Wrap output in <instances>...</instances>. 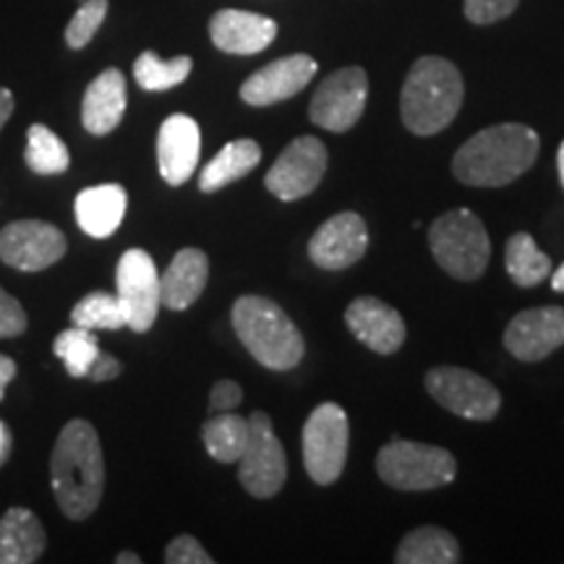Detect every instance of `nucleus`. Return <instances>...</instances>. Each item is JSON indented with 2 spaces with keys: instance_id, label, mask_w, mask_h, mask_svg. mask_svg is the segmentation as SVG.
<instances>
[{
  "instance_id": "nucleus-42",
  "label": "nucleus",
  "mask_w": 564,
  "mask_h": 564,
  "mask_svg": "<svg viewBox=\"0 0 564 564\" xmlns=\"http://www.w3.org/2000/svg\"><path fill=\"white\" fill-rule=\"evenodd\" d=\"M116 562H118V564H139L141 560H139V556L133 554V552H123V554L116 556Z\"/></svg>"
},
{
  "instance_id": "nucleus-11",
  "label": "nucleus",
  "mask_w": 564,
  "mask_h": 564,
  "mask_svg": "<svg viewBox=\"0 0 564 564\" xmlns=\"http://www.w3.org/2000/svg\"><path fill=\"white\" fill-rule=\"evenodd\" d=\"M116 288L126 312V327L133 333H150L162 306L160 272L150 253L141 249L126 251L118 262Z\"/></svg>"
},
{
  "instance_id": "nucleus-5",
  "label": "nucleus",
  "mask_w": 564,
  "mask_h": 564,
  "mask_svg": "<svg viewBox=\"0 0 564 564\" xmlns=\"http://www.w3.org/2000/svg\"><path fill=\"white\" fill-rule=\"evenodd\" d=\"M429 249L449 278L474 282L489 267L491 241L476 212L453 209L429 228Z\"/></svg>"
},
{
  "instance_id": "nucleus-1",
  "label": "nucleus",
  "mask_w": 564,
  "mask_h": 564,
  "mask_svg": "<svg viewBox=\"0 0 564 564\" xmlns=\"http://www.w3.org/2000/svg\"><path fill=\"white\" fill-rule=\"evenodd\" d=\"M55 502L70 520H87L100 507L105 491V460L100 436L89 421H68L51 457Z\"/></svg>"
},
{
  "instance_id": "nucleus-7",
  "label": "nucleus",
  "mask_w": 564,
  "mask_h": 564,
  "mask_svg": "<svg viewBox=\"0 0 564 564\" xmlns=\"http://www.w3.org/2000/svg\"><path fill=\"white\" fill-rule=\"evenodd\" d=\"M350 426L340 405L322 403L303 426V463L312 481L329 486L340 478L348 460Z\"/></svg>"
},
{
  "instance_id": "nucleus-35",
  "label": "nucleus",
  "mask_w": 564,
  "mask_h": 564,
  "mask_svg": "<svg viewBox=\"0 0 564 564\" xmlns=\"http://www.w3.org/2000/svg\"><path fill=\"white\" fill-rule=\"evenodd\" d=\"M26 333V314L21 303L0 288V337H19Z\"/></svg>"
},
{
  "instance_id": "nucleus-43",
  "label": "nucleus",
  "mask_w": 564,
  "mask_h": 564,
  "mask_svg": "<svg viewBox=\"0 0 564 564\" xmlns=\"http://www.w3.org/2000/svg\"><path fill=\"white\" fill-rule=\"evenodd\" d=\"M556 167H560V181H562V188H564V141H562L560 152H556Z\"/></svg>"
},
{
  "instance_id": "nucleus-3",
  "label": "nucleus",
  "mask_w": 564,
  "mask_h": 564,
  "mask_svg": "<svg viewBox=\"0 0 564 564\" xmlns=\"http://www.w3.org/2000/svg\"><path fill=\"white\" fill-rule=\"evenodd\" d=\"M463 97V76L455 63L440 55L415 61L400 95L405 129L415 137H434L444 131L460 112Z\"/></svg>"
},
{
  "instance_id": "nucleus-32",
  "label": "nucleus",
  "mask_w": 564,
  "mask_h": 564,
  "mask_svg": "<svg viewBox=\"0 0 564 564\" xmlns=\"http://www.w3.org/2000/svg\"><path fill=\"white\" fill-rule=\"evenodd\" d=\"M105 17H108V0H82L79 11L74 13V19L66 26L68 47H74V51L87 47L102 26Z\"/></svg>"
},
{
  "instance_id": "nucleus-36",
  "label": "nucleus",
  "mask_w": 564,
  "mask_h": 564,
  "mask_svg": "<svg viewBox=\"0 0 564 564\" xmlns=\"http://www.w3.org/2000/svg\"><path fill=\"white\" fill-rule=\"evenodd\" d=\"M241 400H243L241 387H238L236 382H230V379H220V382L212 387L209 411L212 413H225V411H230V408H238Z\"/></svg>"
},
{
  "instance_id": "nucleus-18",
  "label": "nucleus",
  "mask_w": 564,
  "mask_h": 564,
  "mask_svg": "<svg viewBox=\"0 0 564 564\" xmlns=\"http://www.w3.org/2000/svg\"><path fill=\"white\" fill-rule=\"evenodd\" d=\"M345 324L352 335L361 340L366 348L382 356H392L403 348L405 343V322L400 312H394L390 303L371 299H356L345 312Z\"/></svg>"
},
{
  "instance_id": "nucleus-31",
  "label": "nucleus",
  "mask_w": 564,
  "mask_h": 564,
  "mask_svg": "<svg viewBox=\"0 0 564 564\" xmlns=\"http://www.w3.org/2000/svg\"><path fill=\"white\" fill-rule=\"evenodd\" d=\"M53 352L63 364H66V371L70 377L84 379L89 373L91 361H95L97 352H100V343H97V337L91 329L76 327L74 324V327L66 329V333L55 337Z\"/></svg>"
},
{
  "instance_id": "nucleus-30",
  "label": "nucleus",
  "mask_w": 564,
  "mask_h": 564,
  "mask_svg": "<svg viewBox=\"0 0 564 564\" xmlns=\"http://www.w3.org/2000/svg\"><path fill=\"white\" fill-rule=\"evenodd\" d=\"M70 322L76 324V327H84V329H121L126 327V312L121 306V301H118V295L112 293H89L84 295V299L76 303L74 312H70Z\"/></svg>"
},
{
  "instance_id": "nucleus-13",
  "label": "nucleus",
  "mask_w": 564,
  "mask_h": 564,
  "mask_svg": "<svg viewBox=\"0 0 564 564\" xmlns=\"http://www.w3.org/2000/svg\"><path fill=\"white\" fill-rule=\"evenodd\" d=\"M66 249V236L51 223L19 220L0 230V262L21 272L47 270L61 262Z\"/></svg>"
},
{
  "instance_id": "nucleus-27",
  "label": "nucleus",
  "mask_w": 564,
  "mask_h": 564,
  "mask_svg": "<svg viewBox=\"0 0 564 564\" xmlns=\"http://www.w3.org/2000/svg\"><path fill=\"white\" fill-rule=\"evenodd\" d=\"M505 267L514 285L520 288H535L552 274V259L535 246L528 232H514L507 241Z\"/></svg>"
},
{
  "instance_id": "nucleus-16",
  "label": "nucleus",
  "mask_w": 564,
  "mask_h": 564,
  "mask_svg": "<svg viewBox=\"0 0 564 564\" xmlns=\"http://www.w3.org/2000/svg\"><path fill=\"white\" fill-rule=\"evenodd\" d=\"M316 61L312 55H288L259 68L251 74L241 87V100L253 105V108H267V105L291 100L301 89L308 87V82L316 76Z\"/></svg>"
},
{
  "instance_id": "nucleus-44",
  "label": "nucleus",
  "mask_w": 564,
  "mask_h": 564,
  "mask_svg": "<svg viewBox=\"0 0 564 564\" xmlns=\"http://www.w3.org/2000/svg\"><path fill=\"white\" fill-rule=\"evenodd\" d=\"M79 3H82V0H79Z\"/></svg>"
},
{
  "instance_id": "nucleus-2",
  "label": "nucleus",
  "mask_w": 564,
  "mask_h": 564,
  "mask_svg": "<svg viewBox=\"0 0 564 564\" xmlns=\"http://www.w3.org/2000/svg\"><path fill=\"white\" fill-rule=\"evenodd\" d=\"M539 133L520 123H499L478 131L457 150L455 178L465 186L499 188L518 181L539 158Z\"/></svg>"
},
{
  "instance_id": "nucleus-28",
  "label": "nucleus",
  "mask_w": 564,
  "mask_h": 564,
  "mask_svg": "<svg viewBox=\"0 0 564 564\" xmlns=\"http://www.w3.org/2000/svg\"><path fill=\"white\" fill-rule=\"evenodd\" d=\"M26 167L37 175H61L68 171L70 154L58 133L47 126L34 123L26 131Z\"/></svg>"
},
{
  "instance_id": "nucleus-15",
  "label": "nucleus",
  "mask_w": 564,
  "mask_h": 564,
  "mask_svg": "<svg viewBox=\"0 0 564 564\" xmlns=\"http://www.w3.org/2000/svg\"><path fill=\"white\" fill-rule=\"evenodd\" d=\"M366 246H369V230H366L361 215L340 212L314 232L312 241H308V257L322 270L337 272L361 262Z\"/></svg>"
},
{
  "instance_id": "nucleus-40",
  "label": "nucleus",
  "mask_w": 564,
  "mask_h": 564,
  "mask_svg": "<svg viewBox=\"0 0 564 564\" xmlns=\"http://www.w3.org/2000/svg\"><path fill=\"white\" fill-rule=\"evenodd\" d=\"M11 112H13V95L6 87H0V129H3L6 121H9Z\"/></svg>"
},
{
  "instance_id": "nucleus-26",
  "label": "nucleus",
  "mask_w": 564,
  "mask_h": 564,
  "mask_svg": "<svg viewBox=\"0 0 564 564\" xmlns=\"http://www.w3.org/2000/svg\"><path fill=\"white\" fill-rule=\"evenodd\" d=\"M202 440L217 463H238L249 442V419L230 411L215 413L202 426Z\"/></svg>"
},
{
  "instance_id": "nucleus-17",
  "label": "nucleus",
  "mask_w": 564,
  "mask_h": 564,
  "mask_svg": "<svg viewBox=\"0 0 564 564\" xmlns=\"http://www.w3.org/2000/svg\"><path fill=\"white\" fill-rule=\"evenodd\" d=\"M199 152L202 131L192 116L175 112V116L160 126L158 167L162 178L171 183V186H181V183L192 178L196 165H199Z\"/></svg>"
},
{
  "instance_id": "nucleus-34",
  "label": "nucleus",
  "mask_w": 564,
  "mask_h": 564,
  "mask_svg": "<svg viewBox=\"0 0 564 564\" xmlns=\"http://www.w3.org/2000/svg\"><path fill=\"white\" fill-rule=\"evenodd\" d=\"M167 564H212V556L207 554L194 535H178L165 549Z\"/></svg>"
},
{
  "instance_id": "nucleus-4",
  "label": "nucleus",
  "mask_w": 564,
  "mask_h": 564,
  "mask_svg": "<svg viewBox=\"0 0 564 564\" xmlns=\"http://www.w3.org/2000/svg\"><path fill=\"white\" fill-rule=\"evenodd\" d=\"M232 329L246 350L264 369L288 371L303 358V337L278 303L262 295H243L232 303Z\"/></svg>"
},
{
  "instance_id": "nucleus-22",
  "label": "nucleus",
  "mask_w": 564,
  "mask_h": 564,
  "mask_svg": "<svg viewBox=\"0 0 564 564\" xmlns=\"http://www.w3.org/2000/svg\"><path fill=\"white\" fill-rule=\"evenodd\" d=\"M129 196L118 183H102V186L84 188L76 196V223L91 238H110L121 228Z\"/></svg>"
},
{
  "instance_id": "nucleus-12",
  "label": "nucleus",
  "mask_w": 564,
  "mask_h": 564,
  "mask_svg": "<svg viewBox=\"0 0 564 564\" xmlns=\"http://www.w3.org/2000/svg\"><path fill=\"white\" fill-rule=\"evenodd\" d=\"M324 171H327V147L316 137H299L282 150L264 183L278 199L299 202L319 186Z\"/></svg>"
},
{
  "instance_id": "nucleus-41",
  "label": "nucleus",
  "mask_w": 564,
  "mask_h": 564,
  "mask_svg": "<svg viewBox=\"0 0 564 564\" xmlns=\"http://www.w3.org/2000/svg\"><path fill=\"white\" fill-rule=\"evenodd\" d=\"M552 288L556 293H564V264L552 274Z\"/></svg>"
},
{
  "instance_id": "nucleus-6",
  "label": "nucleus",
  "mask_w": 564,
  "mask_h": 564,
  "mask_svg": "<svg viewBox=\"0 0 564 564\" xmlns=\"http://www.w3.org/2000/svg\"><path fill=\"white\" fill-rule=\"evenodd\" d=\"M377 474L400 491H429L447 486L457 474L455 457L434 444L392 440L377 455Z\"/></svg>"
},
{
  "instance_id": "nucleus-38",
  "label": "nucleus",
  "mask_w": 564,
  "mask_h": 564,
  "mask_svg": "<svg viewBox=\"0 0 564 564\" xmlns=\"http://www.w3.org/2000/svg\"><path fill=\"white\" fill-rule=\"evenodd\" d=\"M13 377H17V361H13V358L3 356V352H0V403H3L6 387L11 384Z\"/></svg>"
},
{
  "instance_id": "nucleus-19",
  "label": "nucleus",
  "mask_w": 564,
  "mask_h": 564,
  "mask_svg": "<svg viewBox=\"0 0 564 564\" xmlns=\"http://www.w3.org/2000/svg\"><path fill=\"white\" fill-rule=\"evenodd\" d=\"M209 37L215 47L230 55H257L278 37V21L262 13L223 9L209 21Z\"/></svg>"
},
{
  "instance_id": "nucleus-25",
  "label": "nucleus",
  "mask_w": 564,
  "mask_h": 564,
  "mask_svg": "<svg viewBox=\"0 0 564 564\" xmlns=\"http://www.w3.org/2000/svg\"><path fill=\"white\" fill-rule=\"evenodd\" d=\"M398 564H455L460 562V546H457L455 535L447 533L444 528L423 525L415 528L400 541Z\"/></svg>"
},
{
  "instance_id": "nucleus-29",
  "label": "nucleus",
  "mask_w": 564,
  "mask_h": 564,
  "mask_svg": "<svg viewBox=\"0 0 564 564\" xmlns=\"http://www.w3.org/2000/svg\"><path fill=\"white\" fill-rule=\"evenodd\" d=\"M194 61L188 55H178L173 61H162L158 58V53L147 51L141 53L137 63H133V79L141 89L147 91H165L178 87L188 79L192 74Z\"/></svg>"
},
{
  "instance_id": "nucleus-21",
  "label": "nucleus",
  "mask_w": 564,
  "mask_h": 564,
  "mask_svg": "<svg viewBox=\"0 0 564 564\" xmlns=\"http://www.w3.org/2000/svg\"><path fill=\"white\" fill-rule=\"evenodd\" d=\"M209 280V259L199 249H183L173 257L167 272L160 278L162 306L183 312L199 301Z\"/></svg>"
},
{
  "instance_id": "nucleus-9",
  "label": "nucleus",
  "mask_w": 564,
  "mask_h": 564,
  "mask_svg": "<svg viewBox=\"0 0 564 564\" xmlns=\"http://www.w3.org/2000/svg\"><path fill=\"white\" fill-rule=\"evenodd\" d=\"M426 390L442 408L468 421H491L502 408V394L497 387L457 366H436L429 371Z\"/></svg>"
},
{
  "instance_id": "nucleus-23",
  "label": "nucleus",
  "mask_w": 564,
  "mask_h": 564,
  "mask_svg": "<svg viewBox=\"0 0 564 564\" xmlns=\"http://www.w3.org/2000/svg\"><path fill=\"white\" fill-rule=\"evenodd\" d=\"M47 539L37 514L11 507L0 520V564H32L45 554Z\"/></svg>"
},
{
  "instance_id": "nucleus-33",
  "label": "nucleus",
  "mask_w": 564,
  "mask_h": 564,
  "mask_svg": "<svg viewBox=\"0 0 564 564\" xmlns=\"http://www.w3.org/2000/svg\"><path fill=\"white\" fill-rule=\"evenodd\" d=\"M520 0H463L465 19L474 21V24H494V21H502L518 9Z\"/></svg>"
},
{
  "instance_id": "nucleus-8",
  "label": "nucleus",
  "mask_w": 564,
  "mask_h": 564,
  "mask_svg": "<svg viewBox=\"0 0 564 564\" xmlns=\"http://www.w3.org/2000/svg\"><path fill=\"white\" fill-rule=\"evenodd\" d=\"M238 478L243 489L257 499H270L285 486L288 457L274 434L272 419L264 411L249 415V442L238 457Z\"/></svg>"
},
{
  "instance_id": "nucleus-37",
  "label": "nucleus",
  "mask_w": 564,
  "mask_h": 564,
  "mask_svg": "<svg viewBox=\"0 0 564 564\" xmlns=\"http://www.w3.org/2000/svg\"><path fill=\"white\" fill-rule=\"evenodd\" d=\"M118 373H121V361H118L116 356H110V352H97V358L91 361L89 366V373L87 377L91 379V382H110V379H116Z\"/></svg>"
},
{
  "instance_id": "nucleus-14",
  "label": "nucleus",
  "mask_w": 564,
  "mask_h": 564,
  "mask_svg": "<svg viewBox=\"0 0 564 564\" xmlns=\"http://www.w3.org/2000/svg\"><path fill=\"white\" fill-rule=\"evenodd\" d=\"M505 345L518 361H544L564 345V308L541 306L520 312L507 324Z\"/></svg>"
},
{
  "instance_id": "nucleus-10",
  "label": "nucleus",
  "mask_w": 564,
  "mask_h": 564,
  "mask_svg": "<svg viewBox=\"0 0 564 564\" xmlns=\"http://www.w3.org/2000/svg\"><path fill=\"white\" fill-rule=\"evenodd\" d=\"M366 97H369V79L366 70L348 66L329 74L319 84L316 95L308 105V118L324 131L343 133L361 121Z\"/></svg>"
},
{
  "instance_id": "nucleus-20",
  "label": "nucleus",
  "mask_w": 564,
  "mask_h": 564,
  "mask_svg": "<svg viewBox=\"0 0 564 564\" xmlns=\"http://www.w3.org/2000/svg\"><path fill=\"white\" fill-rule=\"evenodd\" d=\"M129 95H126V76L118 68H105L84 91L82 123L91 137H105L116 131L123 121Z\"/></svg>"
},
{
  "instance_id": "nucleus-24",
  "label": "nucleus",
  "mask_w": 564,
  "mask_h": 564,
  "mask_svg": "<svg viewBox=\"0 0 564 564\" xmlns=\"http://www.w3.org/2000/svg\"><path fill=\"white\" fill-rule=\"evenodd\" d=\"M259 160H262V147L253 139L230 141V144H225L202 171L199 188L204 194L220 192V188L241 181L243 175H249L253 167L259 165Z\"/></svg>"
},
{
  "instance_id": "nucleus-39",
  "label": "nucleus",
  "mask_w": 564,
  "mask_h": 564,
  "mask_svg": "<svg viewBox=\"0 0 564 564\" xmlns=\"http://www.w3.org/2000/svg\"><path fill=\"white\" fill-rule=\"evenodd\" d=\"M11 447H13V436L9 432V426H6V423L0 421V468H3L6 460H9Z\"/></svg>"
}]
</instances>
